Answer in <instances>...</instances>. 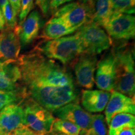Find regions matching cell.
<instances>
[{"label":"cell","mask_w":135,"mask_h":135,"mask_svg":"<svg viewBox=\"0 0 135 135\" xmlns=\"http://www.w3.org/2000/svg\"><path fill=\"white\" fill-rule=\"evenodd\" d=\"M21 75L18 60L16 61L0 63V89L13 91L20 89L19 82Z\"/></svg>","instance_id":"cell-17"},{"label":"cell","mask_w":135,"mask_h":135,"mask_svg":"<svg viewBox=\"0 0 135 135\" xmlns=\"http://www.w3.org/2000/svg\"><path fill=\"white\" fill-rule=\"evenodd\" d=\"M35 3L45 17H48L50 12V0H35Z\"/></svg>","instance_id":"cell-26"},{"label":"cell","mask_w":135,"mask_h":135,"mask_svg":"<svg viewBox=\"0 0 135 135\" xmlns=\"http://www.w3.org/2000/svg\"><path fill=\"white\" fill-rule=\"evenodd\" d=\"M53 113L57 118L64 119L78 126L81 131L89 127L92 114L76 103H71L54 111Z\"/></svg>","instance_id":"cell-12"},{"label":"cell","mask_w":135,"mask_h":135,"mask_svg":"<svg viewBox=\"0 0 135 135\" xmlns=\"http://www.w3.org/2000/svg\"><path fill=\"white\" fill-rule=\"evenodd\" d=\"M18 63L25 88L75 86L71 74L65 67L35 51L20 56Z\"/></svg>","instance_id":"cell-1"},{"label":"cell","mask_w":135,"mask_h":135,"mask_svg":"<svg viewBox=\"0 0 135 135\" xmlns=\"http://www.w3.org/2000/svg\"><path fill=\"white\" fill-rule=\"evenodd\" d=\"M0 135H9V134H8V133L4 132V131L0 130Z\"/></svg>","instance_id":"cell-34"},{"label":"cell","mask_w":135,"mask_h":135,"mask_svg":"<svg viewBox=\"0 0 135 135\" xmlns=\"http://www.w3.org/2000/svg\"><path fill=\"white\" fill-rule=\"evenodd\" d=\"M80 135H108V128L104 116L92 114L90 124L87 129L80 131Z\"/></svg>","instance_id":"cell-22"},{"label":"cell","mask_w":135,"mask_h":135,"mask_svg":"<svg viewBox=\"0 0 135 135\" xmlns=\"http://www.w3.org/2000/svg\"><path fill=\"white\" fill-rule=\"evenodd\" d=\"M120 113H129L134 115V98L128 97L121 93L112 91L109 99L104 109V118L108 125L111 118Z\"/></svg>","instance_id":"cell-13"},{"label":"cell","mask_w":135,"mask_h":135,"mask_svg":"<svg viewBox=\"0 0 135 135\" xmlns=\"http://www.w3.org/2000/svg\"><path fill=\"white\" fill-rule=\"evenodd\" d=\"M43 26L41 15L36 10L32 11L21 25H18L19 38L22 46H27L38 37Z\"/></svg>","instance_id":"cell-15"},{"label":"cell","mask_w":135,"mask_h":135,"mask_svg":"<svg viewBox=\"0 0 135 135\" xmlns=\"http://www.w3.org/2000/svg\"><path fill=\"white\" fill-rule=\"evenodd\" d=\"M25 125L39 135H48L51 133L55 118L53 113L38 104L31 97L23 101Z\"/></svg>","instance_id":"cell-6"},{"label":"cell","mask_w":135,"mask_h":135,"mask_svg":"<svg viewBox=\"0 0 135 135\" xmlns=\"http://www.w3.org/2000/svg\"><path fill=\"white\" fill-rule=\"evenodd\" d=\"M115 80V56L113 50L106 53L97 63L94 83L100 90H114Z\"/></svg>","instance_id":"cell-9"},{"label":"cell","mask_w":135,"mask_h":135,"mask_svg":"<svg viewBox=\"0 0 135 135\" xmlns=\"http://www.w3.org/2000/svg\"><path fill=\"white\" fill-rule=\"evenodd\" d=\"M28 97V94L25 88L13 91L0 89V111L9 104L23 102Z\"/></svg>","instance_id":"cell-21"},{"label":"cell","mask_w":135,"mask_h":135,"mask_svg":"<svg viewBox=\"0 0 135 135\" xmlns=\"http://www.w3.org/2000/svg\"><path fill=\"white\" fill-rule=\"evenodd\" d=\"M21 103L9 104L0 111V130L11 135L17 128L25 124L24 109Z\"/></svg>","instance_id":"cell-14"},{"label":"cell","mask_w":135,"mask_h":135,"mask_svg":"<svg viewBox=\"0 0 135 135\" xmlns=\"http://www.w3.org/2000/svg\"><path fill=\"white\" fill-rule=\"evenodd\" d=\"M81 1L82 2L86 3V4L93 5V0H81Z\"/></svg>","instance_id":"cell-33"},{"label":"cell","mask_w":135,"mask_h":135,"mask_svg":"<svg viewBox=\"0 0 135 135\" xmlns=\"http://www.w3.org/2000/svg\"><path fill=\"white\" fill-rule=\"evenodd\" d=\"M98 63L97 55L82 53L73 62L77 83L80 86L91 89L94 84V74Z\"/></svg>","instance_id":"cell-10"},{"label":"cell","mask_w":135,"mask_h":135,"mask_svg":"<svg viewBox=\"0 0 135 135\" xmlns=\"http://www.w3.org/2000/svg\"><path fill=\"white\" fill-rule=\"evenodd\" d=\"M115 135H135V128H124Z\"/></svg>","instance_id":"cell-30"},{"label":"cell","mask_w":135,"mask_h":135,"mask_svg":"<svg viewBox=\"0 0 135 135\" xmlns=\"http://www.w3.org/2000/svg\"><path fill=\"white\" fill-rule=\"evenodd\" d=\"M35 8L34 0H21L20 11L18 15V25H21Z\"/></svg>","instance_id":"cell-25"},{"label":"cell","mask_w":135,"mask_h":135,"mask_svg":"<svg viewBox=\"0 0 135 135\" xmlns=\"http://www.w3.org/2000/svg\"><path fill=\"white\" fill-rule=\"evenodd\" d=\"M115 56L114 90L134 98L135 69L134 48L126 43L113 48Z\"/></svg>","instance_id":"cell-2"},{"label":"cell","mask_w":135,"mask_h":135,"mask_svg":"<svg viewBox=\"0 0 135 135\" xmlns=\"http://www.w3.org/2000/svg\"><path fill=\"white\" fill-rule=\"evenodd\" d=\"M9 1L8 0H0V8H1L3 6H4L6 3H8Z\"/></svg>","instance_id":"cell-32"},{"label":"cell","mask_w":135,"mask_h":135,"mask_svg":"<svg viewBox=\"0 0 135 135\" xmlns=\"http://www.w3.org/2000/svg\"><path fill=\"white\" fill-rule=\"evenodd\" d=\"M103 28L111 39L132 40L135 36V18L132 15L114 11Z\"/></svg>","instance_id":"cell-8"},{"label":"cell","mask_w":135,"mask_h":135,"mask_svg":"<svg viewBox=\"0 0 135 135\" xmlns=\"http://www.w3.org/2000/svg\"><path fill=\"white\" fill-rule=\"evenodd\" d=\"M77 30L68 26L63 20L52 17L44 26L40 37L45 39V40H56L71 35Z\"/></svg>","instance_id":"cell-18"},{"label":"cell","mask_w":135,"mask_h":135,"mask_svg":"<svg viewBox=\"0 0 135 135\" xmlns=\"http://www.w3.org/2000/svg\"><path fill=\"white\" fill-rule=\"evenodd\" d=\"M111 93L100 89H85L82 91L81 104L89 113H101L104 111Z\"/></svg>","instance_id":"cell-16"},{"label":"cell","mask_w":135,"mask_h":135,"mask_svg":"<svg viewBox=\"0 0 135 135\" xmlns=\"http://www.w3.org/2000/svg\"><path fill=\"white\" fill-rule=\"evenodd\" d=\"M93 13V5L82 1H73L57 9L53 17L63 20L68 26L78 30L92 21Z\"/></svg>","instance_id":"cell-7"},{"label":"cell","mask_w":135,"mask_h":135,"mask_svg":"<svg viewBox=\"0 0 135 135\" xmlns=\"http://www.w3.org/2000/svg\"><path fill=\"white\" fill-rule=\"evenodd\" d=\"M76 33L80 38L83 53L98 55L108 50L113 44L105 30L92 21L82 26Z\"/></svg>","instance_id":"cell-5"},{"label":"cell","mask_w":135,"mask_h":135,"mask_svg":"<svg viewBox=\"0 0 135 135\" xmlns=\"http://www.w3.org/2000/svg\"><path fill=\"white\" fill-rule=\"evenodd\" d=\"M81 129L70 121L55 118L50 135H80Z\"/></svg>","instance_id":"cell-23"},{"label":"cell","mask_w":135,"mask_h":135,"mask_svg":"<svg viewBox=\"0 0 135 135\" xmlns=\"http://www.w3.org/2000/svg\"><path fill=\"white\" fill-rule=\"evenodd\" d=\"M94 13L92 22L103 27L114 12L111 0H93Z\"/></svg>","instance_id":"cell-19"},{"label":"cell","mask_w":135,"mask_h":135,"mask_svg":"<svg viewBox=\"0 0 135 135\" xmlns=\"http://www.w3.org/2000/svg\"><path fill=\"white\" fill-rule=\"evenodd\" d=\"M74 1L75 0H50V11L51 13H54L62 5L66 3L72 2Z\"/></svg>","instance_id":"cell-28"},{"label":"cell","mask_w":135,"mask_h":135,"mask_svg":"<svg viewBox=\"0 0 135 135\" xmlns=\"http://www.w3.org/2000/svg\"><path fill=\"white\" fill-rule=\"evenodd\" d=\"M21 48L18 25L14 29L5 27L0 31V63L16 61Z\"/></svg>","instance_id":"cell-11"},{"label":"cell","mask_w":135,"mask_h":135,"mask_svg":"<svg viewBox=\"0 0 135 135\" xmlns=\"http://www.w3.org/2000/svg\"><path fill=\"white\" fill-rule=\"evenodd\" d=\"M48 135H50V134H48Z\"/></svg>","instance_id":"cell-35"},{"label":"cell","mask_w":135,"mask_h":135,"mask_svg":"<svg viewBox=\"0 0 135 135\" xmlns=\"http://www.w3.org/2000/svg\"><path fill=\"white\" fill-rule=\"evenodd\" d=\"M8 1L11 5V7L12 8L15 15L18 18L20 11L21 0H8Z\"/></svg>","instance_id":"cell-29"},{"label":"cell","mask_w":135,"mask_h":135,"mask_svg":"<svg viewBox=\"0 0 135 135\" xmlns=\"http://www.w3.org/2000/svg\"><path fill=\"white\" fill-rule=\"evenodd\" d=\"M126 128H135V116L129 113H120L111 118L108 124V135H115Z\"/></svg>","instance_id":"cell-20"},{"label":"cell","mask_w":135,"mask_h":135,"mask_svg":"<svg viewBox=\"0 0 135 135\" xmlns=\"http://www.w3.org/2000/svg\"><path fill=\"white\" fill-rule=\"evenodd\" d=\"M33 51L51 60H58L63 65L73 63L83 53L78 34L68 35L53 40H42Z\"/></svg>","instance_id":"cell-3"},{"label":"cell","mask_w":135,"mask_h":135,"mask_svg":"<svg viewBox=\"0 0 135 135\" xmlns=\"http://www.w3.org/2000/svg\"><path fill=\"white\" fill-rule=\"evenodd\" d=\"M5 27H6V23H5L4 18L1 9L0 8V31H3L5 28Z\"/></svg>","instance_id":"cell-31"},{"label":"cell","mask_w":135,"mask_h":135,"mask_svg":"<svg viewBox=\"0 0 135 135\" xmlns=\"http://www.w3.org/2000/svg\"><path fill=\"white\" fill-rule=\"evenodd\" d=\"M27 93L32 99L47 110L53 113L71 103H76L78 94L74 86L66 87H29Z\"/></svg>","instance_id":"cell-4"},{"label":"cell","mask_w":135,"mask_h":135,"mask_svg":"<svg viewBox=\"0 0 135 135\" xmlns=\"http://www.w3.org/2000/svg\"><path fill=\"white\" fill-rule=\"evenodd\" d=\"M114 11L132 15L134 13L135 0H111Z\"/></svg>","instance_id":"cell-24"},{"label":"cell","mask_w":135,"mask_h":135,"mask_svg":"<svg viewBox=\"0 0 135 135\" xmlns=\"http://www.w3.org/2000/svg\"><path fill=\"white\" fill-rule=\"evenodd\" d=\"M11 135H39L35 131L30 129L25 124L20 126L16 130L13 131Z\"/></svg>","instance_id":"cell-27"}]
</instances>
